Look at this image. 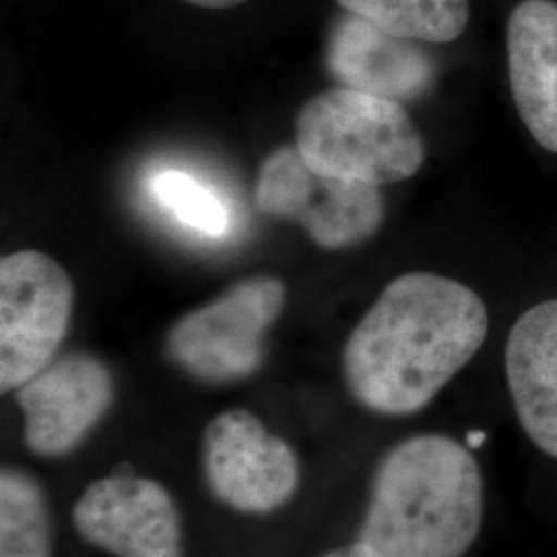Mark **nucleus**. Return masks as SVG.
<instances>
[{"label":"nucleus","instance_id":"1","mask_svg":"<svg viewBox=\"0 0 557 557\" xmlns=\"http://www.w3.org/2000/svg\"><path fill=\"white\" fill-rule=\"evenodd\" d=\"M490 331L483 299L455 278L407 273L384 287L343 347V379L372 413L425 409L475 358Z\"/></svg>","mask_w":557,"mask_h":557},{"label":"nucleus","instance_id":"2","mask_svg":"<svg viewBox=\"0 0 557 557\" xmlns=\"http://www.w3.org/2000/svg\"><path fill=\"white\" fill-rule=\"evenodd\" d=\"M483 510V475L469 448L419 434L380 458L356 541L379 557H465Z\"/></svg>","mask_w":557,"mask_h":557},{"label":"nucleus","instance_id":"11","mask_svg":"<svg viewBox=\"0 0 557 557\" xmlns=\"http://www.w3.org/2000/svg\"><path fill=\"white\" fill-rule=\"evenodd\" d=\"M506 379L522 430L557 458V299L533 306L512 326Z\"/></svg>","mask_w":557,"mask_h":557},{"label":"nucleus","instance_id":"13","mask_svg":"<svg viewBox=\"0 0 557 557\" xmlns=\"http://www.w3.org/2000/svg\"><path fill=\"white\" fill-rule=\"evenodd\" d=\"M0 557H54L46 490L40 479L20 467L0 471Z\"/></svg>","mask_w":557,"mask_h":557},{"label":"nucleus","instance_id":"17","mask_svg":"<svg viewBox=\"0 0 557 557\" xmlns=\"http://www.w3.org/2000/svg\"><path fill=\"white\" fill-rule=\"evenodd\" d=\"M188 4H195L200 9H232V7H238L246 0H184Z\"/></svg>","mask_w":557,"mask_h":557},{"label":"nucleus","instance_id":"10","mask_svg":"<svg viewBox=\"0 0 557 557\" xmlns=\"http://www.w3.org/2000/svg\"><path fill=\"white\" fill-rule=\"evenodd\" d=\"M326 66L343 87L398 103L418 100L436 79V66L418 41L395 38L351 13L331 32Z\"/></svg>","mask_w":557,"mask_h":557},{"label":"nucleus","instance_id":"4","mask_svg":"<svg viewBox=\"0 0 557 557\" xmlns=\"http://www.w3.org/2000/svg\"><path fill=\"white\" fill-rule=\"evenodd\" d=\"M285 301L287 289L281 278H244L170 329L168 356L188 376L207 384L250 379L264 363L267 335L283 314Z\"/></svg>","mask_w":557,"mask_h":557},{"label":"nucleus","instance_id":"3","mask_svg":"<svg viewBox=\"0 0 557 557\" xmlns=\"http://www.w3.org/2000/svg\"><path fill=\"white\" fill-rule=\"evenodd\" d=\"M296 147L314 172L372 186L411 178L425 160L423 137L403 103L347 87L301 106Z\"/></svg>","mask_w":557,"mask_h":557},{"label":"nucleus","instance_id":"5","mask_svg":"<svg viewBox=\"0 0 557 557\" xmlns=\"http://www.w3.org/2000/svg\"><path fill=\"white\" fill-rule=\"evenodd\" d=\"M255 205L262 215L296 221L326 250L358 246L384 220L379 186L319 174L296 145L278 147L260 163Z\"/></svg>","mask_w":557,"mask_h":557},{"label":"nucleus","instance_id":"8","mask_svg":"<svg viewBox=\"0 0 557 557\" xmlns=\"http://www.w3.org/2000/svg\"><path fill=\"white\" fill-rule=\"evenodd\" d=\"M71 520L85 543L110 556L184 557L178 504L156 479H96L73 504Z\"/></svg>","mask_w":557,"mask_h":557},{"label":"nucleus","instance_id":"15","mask_svg":"<svg viewBox=\"0 0 557 557\" xmlns=\"http://www.w3.org/2000/svg\"><path fill=\"white\" fill-rule=\"evenodd\" d=\"M153 195L176 220L207 236H223L230 218L221 200L184 172L168 170L153 180Z\"/></svg>","mask_w":557,"mask_h":557},{"label":"nucleus","instance_id":"9","mask_svg":"<svg viewBox=\"0 0 557 557\" xmlns=\"http://www.w3.org/2000/svg\"><path fill=\"white\" fill-rule=\"evenodd\" d=\"M23 413V442L32 455L62 458L75 453L114 403L110 368L91 354L54 359L15 391Z\"/></svg>","mask_w":557,"mask_h":557},{"label":"nucleus","instance_id":"12","mask_svg":"<svg viewBox=\"0 0 557 557\" xmlns=\"http://www.w3.org/2000/svg\"><path fill=\"white\" fill-rule=\"evenodd\" d=\"M508 69L518 114L557 153V4L524 0L508 21Z\"/></svg>","mask_w":557,"mask_h":557},{"label":"nucleus","instance_id":"16","mask_svg":"<svg viewBox=\"0 0 557 557\" xmlns=\"http://www.w3.org/2000/svg\"><path fill=\"white\" fill-rule=\"evenodd\" d=\"M320 557H379L368 545H363V543H359V541H354L351 545H343V547H337V549H331V552H326L324 556Z\"/></svg>","mask_w":557,"mask_h":557},{"label":"nucleus","instance_id":"6","mask_svg":"<svg viewBox=\"0 0 557 557\" xmlns=\"http://www.w3.org/2000/svg\"><path fill=\"white\" fill-rule=\"evenodd\" d=\"M73 308V281L57 260L36 250L0 260L2 393L17 391L57 359Z\"/></svg>","mask_w":557,"mask_h":557},{"label":"nucleus","instance_id":"14","mask_svg":"<svg viewBox=\"0 0 557 557\" xmlns=\"http://www.w3.org/2000/svg\"><path fill=\"white\" fill-rule=\"evenodd\" d=\"M347 13L403 40L448 44L469 23V0H337Z\"/></svg>","mask_w":557,"mask_h":557},{"label":"nucleus","instance_id":"7","mask_svg":"<svg viewBox=\"0 0 557 557\" xmlns=\"http://www.w3.org/2000/svg\"><path fill=\"white\" fill-rule=\"evenodd\" d=\"M200 460L209 492L248 517L277 512L301 483L296 448L246 409L223 411L207 423Z\"/></svg>","mask_w":557,"mask_h":557}]
</instances>
